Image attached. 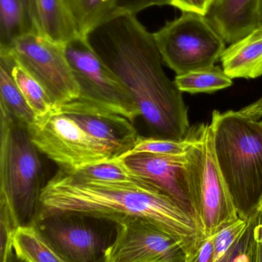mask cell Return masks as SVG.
<instances>
[{
  "label": "cell",
  "mask_w": 262,
  "mask_h": 262,
  "mask_svg": "<svg viewBox=\"0 0 262 262\" xmlns=\"http://www.w3.org/2000/svg\"><path fill=\"white\" fill-rule=\"evenodd\" d=\"M201 132L192 147L177 155L138 154L121 160L126 167L142 180L155 186L170 197L187 212L203 233L199 220L200 195L203 180V134Z\"/></svg>",
  "instance_id": "cell-5"
},
{
  "label": "cell",
  "mask_w": 262,
  "mask_h": 262,
  "mask_svg": "<svg viewBox=\"0 0 262 262\" xmlns=\"http://www.w3.org/2000/svg\"><path fill=\"white\" fill-rule=\"evenodd\" d=\"M171 0H117L115 13L133 14L153 6H170Z\"/></svg>",
  "instance_id": "cell-28"
},
{
  "label": "cell",
  "mask_w": 262,
  "mask_h": 262,
  "mask_svg": "<svg viewBox=\"0 0 262 262\" xmlns=\"http://www.w3.org/2000/svg\"><path fill=\"white\" fill-rule=\"evenodd\" d=\"M64 51L79 88L77 99L123 115L132 123L141 116L130 92L86 37H74L64 45Z\"/></svg>",
  "instance_id": "cell-7"
},
{
  "label": "cell",
  "mask_w": 262,
  "mask_h": 262,
  "mask_svg": "<svg viewBox=\"0 0 262 262\" xmlns=\"http://www.w3.org/2000/svg\"><path fill=\"white\" fill-rule=\"evenodd\" d=\"M187 262H215V249L212 237L201 240L195 252L188 258Z\"/></svg>",
  "instance_id": "cell-30"
},
{
  "label": "cell",
  "mask_w": 262,
  "mask_h": 262,
  "mask_svg": "<svg viewBox=\"0 0 262 262\" xmlns=\"http://www.w3.org/2000/svg\"><path fill=\"white\" fill-rule=\"evenodd\" d=\"M0 118V194L7 200L18 228L33 226L46 185L42 152L27 126L3 110Z\"/></svg>",
  "instance_id": "cell-4"
},
{
  "label": "cell",
  "mask_w": 262,
  "mask_h": 262,
  "mask_svg": "<svg viewBox=\"0 0 262 262\" xmlns=\"http://www.w3.org/2000/svg\"><path fill=\"white\" fill-rule=\"evenodd\" d=\"M214 146L238 216L247 220L262 196V121L214 111Z\"/></svg>",
  "instance_id": "cell-3"
},
{
  "label": "cell",
  "mask_w": 262,
  "mask_h": 262,
  "mask_svg": "<svg viewBox=\"0 0 262 262\" xmlns=\"http://www.w3.org/2000/svg\"><path fill=\"white\" fill-rule=\"evenodd\" d=\"M163 62L181 75L215 66L226 41L204 15L183 12L153 33Z\"/></svg>",
  "instance_id": "cell-6"
},
{
  "label": "cell",
  "mask_w": 262,
  "mask_h": 262,
  "mask_svg": "<svg viewBox=\"0 0 262 262\" xmlns=\"http://www.w3.org/2000/svg\"><path fill=\"white\" fill-rule=\"evenodd\" d=\"M29 33L21 0H0V51H9L17 39Z\"/></svg>",
  "instance_id": "cell-21"
},
{
  "label": "cell",
  "mask_w": 262,
  "mask_h": 262,
  "mask_svg": "<svg viewBox=\"0 0 262 262\" xmlns=\"http://www.w3.org/2000/svg\"><path fill=\"white\" fill-rule=\"evenodd\" d=\"M9 51L43 86L54 106L78 98L79 88L66 58L64 45L29 33L17 39Z\"/></svg>",
  "instance_id": "cell-10"
},
{
  "label": "cell",
  "mask_w": 262,
  "mask_h": 262,
  "mask_svg": "<svg viewBox=\"0 0 262 262\" xmlns=\"http://www.w3.org/2000/svg\"><path fill=\"white\" fill-rule=\"evenodd\" d=\"M214 0H171L170 6L182 12H195L206 16Z\"/></svg>",
  "instance_id": "cell-29"
},
{
  "label": "cell",
  "mask_w": 262,
  "mask_h": 262,
  "mask_svg": "<svg viewBox=\"0 0 262 262\" xmlns=\"http://www.w3.org/2000/svg\"><path fill=\"white\" fill-rule=\"evenodd\" d=\"M78 123L89 135L107 146L115 159L133 148L138 135L133 123L115 112L78 99L53 106Z\"/></svg>",
  "instance_id": "cell-13"
},
{
  "label": "cell",
  "mask_w": 262,
  "mask_h": 262,
  "mask_svg": "<svg viewBox=\"0 0 262 262\" xmlns=\"http://www.w3.org/2000/svg\"><path fill=\"white\" fill-rule=\"evenodd\" d=\"M65 172L70 174L75 178L86 180V181L116 183V182H134L141 179L134 175L126 167L121 159H115V160H108V161L89 165L72 172H67V171Z\"/></svg>",
  "instance_id": "cell-24"
},
{
  "label": "cell",
  "mask_w": 262,
  "mask_h": 262,
  "mask_svg": "<svg viewBox=\"0 0 262 262\" xmlns=\"http://www.w3.org/2000/svg\"><path fill=\"white\" fill-rule=\"evenodd\" d=\"M135 100L151 137L181 140L190 130L183 92L163 68L153 33L133 14H117L86 35Z\"/></svg>",
  "instance_id": "cell-1"
},
{
  "label": "cell",
  "mask_w": 262,
  "mask_h": 262,
  "mask_svg": "<svg viewBox=\"0 0 262 262\" xmlns=\"http://www.w3.org/2000/svg\"><path fill=\"white\" fill-rule=\"evenodd\" d=\"M256 215V233H257V255L258 262H262V212L259 209L255 211Z\"/></svg>",
  "instance_id": "cell-32"
},
{
  "label": "cell",
  "mask_w": 262,
  "mask_h": 262,
  "mask_svg": "<svg viewBox=\"0 0 262 262\" xmlns=\"http://www.w3.org/2000/svg\"><path fill=\"white\" fill-rule=\"evenodd\" d=\"M18 229L10 206L4 195L0 194V262H5L13 251V237Z\"/></svg>",
  "instance_id": "cell-26"
},
{
  "label": "cell",
  "mask_w": 262,
  "mask_h": 262,
  "mask_svg": "<svg viewBox=\"0 0 262 262\" xmlns=\"http://www.w3.org/2000/svg\"><path fill=\"white\" fill-rule=\"evenodd\" d=\"M98 220L72 212L40 213L33 226L63 262H106L115 238Z\"/></svg>",
  "instance_id": "cell-9"
},
{
  "label": "cell",
  "mask_w": 262,
  "mask_h": 262,
  "mask_svg": "<svg viewBox=\"0 0 262 262\" xmlns=\"http://www.w3.org/2000/svg\"><path fill=\"white\" fill-rule=\"evenodd\" d=\"M29 129L38 150L67 172L115 160L112 151L89 135L78 123L52 108Z\"/></svg>",
  "instance_id": "cell-8"
},
{
  "label": "cell",
  "mask_w": 262,
  "mask_h": 262,
  "mask_svg": "<svg viewBox=\"0 0 262 262\" xmlns=\"http://www.w3.org/2000/svg\"><path fill=\"white\" fill-rule=\"evenodd\" d=\"M35 4L40 35L61 45L79 35L65 0H35Z\"/></svg>",
  "instance_id": "cell-16"
},
{
  "label": "cell",
  "mask_w": 262,
  "mask_h": 262,
  "mask_svg": "<svg viewBox=\"0 0 262 262\" xmlns=\"http://www.w3.org/2000/svg\"><path fill=\"white\" fill-rule=\"evenodd\" d=\"M15 63L9 51H0V109L29 127L36 118L12 78Z\"/></svg>",
  "instance_id": "cell-17"
},
{
  "label": "cell",
  "mask_w": 262,
  "mask_h": 262,
  "mask_svg": "<svg viewBox=\"0 0 262 262\" xmlns=\"http://www.w3.org/2000/svg\"><path fill=\"white\" fill-rule=\"evenodd\" d=\"M201 124L193 126L189 131L187 137L181 140H168L157 137H143L138 136L133 148L124 156L138 154H159V155H177L189 151L196 141L201 132ZM120 158V159H121Z\"/></svg>",
  "instance_id": "cell-22"
},
{
  "label": "cell",
  "mask_w": 262,
  "mask_h": 262,
  "mask_svg": "<svg viewBox=\"0 0 262 262\" xmlns=\"http://www.w3.org/2000/svg\"><path fill=\"white\" fill-rule=\"evenodd\" d=\"M13 249L26 262H63L34 226L19 227L13 237Z\"/></svg>",
  "instance_id": "cell-19"
},
{
  "label": "cell",
  "mask_w": 262,
  "mask_h": 262,
  "mask_svg": "<svg viewBox=\"0 0 262 262\" xmlns=\"http://www.w3.org/2000/svg\"><path fill=\"white\" fill-rule=\"evenodd\" d=\"M14 250V249H13ZM5 262H26L23 261L21 258H18L16 254L15 253V252H11L8 255L7 258H6V261Z\"/></svg>",
  "instance_id": "cell-33"
},
{
  "label": "cell",
  "mask_w": 262,
  "mask_h": 262,
  "mask_svg": "<svg viewBox=\"0 0 262 262\" xmlns=\"http://www.w3.org/2000/svg\"><path fill=\"white\" fill-rule=\"evenodd\" d=\"M24 8L28 26L30 33L38 34V26L37 19L36 9H35V0H21Z\"/></svg>",
  "instance_id": "cell-31"
},
{
  "label": "cell",
  "mask_w": 262,
  "mask_h": 262,
  "mask_svg": "<svg viewBox=\"0 0 262 262\" xmlns=\"http://www.w3.org/2000/svg\"><path fill=\"white\" fill-rule=\"evenodd\" d=\"M228 76L254 79L262 75V26L225 49L221 58Z\"/></svg>",
  "instance_id": "cell-15"
},
{
  "label": "cell",
  "mask_w": 262,
  "mask_h": 262,
  "mask_svg": "<svg viewBox=\"0 0 262 262\" xmlns=\"http://www.w3.org/2000/svg\"><path fill=\"white\" fill-rule=\"evenodd\" d=\"M258 6V0H214L206 17L231 45L260 27Z\"/></svg>",
  "instance_id": "cell-14"
},
{
  "label": "cell",
  "mask_w": 262,
  "mask_h": 262,
  "mask_svg": "<svg viewBox=\"0 0 262 262\" xmlns=\"http://www.w3.org/2000/svg\"><path fill=\"white\" fill-rule=\"evenodd\" d=\"M12 75L35 118H41L50 112L53 103L38 81L17 62L12 68Z\"/></svg>",
  "instance_id": "cell-23"
},
{
  "label": "cell",
  "mask_w": 262,
  "mask_h": 262,
  "mask_svg": "<svg viewBox=\"0 0 262 262\" xmlns=\"http://www.w3.org/2000/svg\"><path fill=\"white\" fill-rule=\"evenodd\" d=\"M52 212H72L115 223L129 218L152 222L183 243L187 258L206 238L187 212L142 179L116 183L86 181L58 169L40 196L38 215Z\"/></svg>",
  "instance_id": "cell-2"
},
{
  "label": "cell",
  "mask_w": 262,
  "mask_h": 262,
  "mask_svg": "<svg viewBox=\"0 0 262 262\" xmlns=\"http://www.w3.org/2000/svg\"><path fill=\"white\" fill-rule=\"evenodd\" d=\"M217 262H258L255 212L248 219L247 227L239 239Z\"/></svg>",
  "instance_id": "cell-25"
},
{
  "label": "cell",
  "mask_w": 262,
  "mask_h": 262,
  "mask_svg": "<svg viewBox=\"0 0 262 262\" xmlns=\"http://www.w3.org/2000/svg\"><path fill=\"white\" fill-rule=\"evenodd\" d=\"M78 35L86 37L92 29L113 16L117 0H65Z\"/></svg>",
  "instance_id": "cell-18"
},
{
  "label": "cell",
  "mask_w": 262,
  "mask_h": 262,
  "mask_svg": "<svg viewBox=\"0 0 262 262\" xmlns=\"http://www.w3.org/2000/svg\"><path fill=\"white\" fill-rule=\"evenodd\" d=\"M175 83L182 92L191 94L212 93L232 85V79L223 69L212 66L176 75Z\"/></svg>",
  "instance_id": "cell-20"
},
{
  "label": "cell",
  "mask_w": 262,
  "mask_h": 262,
  "mask_svg": "<svg viewBox=\"0 0 262 262\" xmlns=\"http://www.w3.org/2000/svg\"><path fill=\"white\" fill-rule=\"evenodd\" d=\"M248 220L239 218L228 225L212 236L215 249V262H217L239 239L247 227Z\"/></svg>",
  "instance_id": "cell-27"
},
{
  "label": "cell",
  "mask_w": 262,
  "mask_h": 262,
  "mask_svg": "<svg viewBox=\"0 0 262 262\" xmlns=\"http://www.w3.org/2000/svg\"><path fill=\"white\" fill-rule=\"evenodd\" d=\"M258 17L259 26H262V0H258Z\"/></svg>",
  "instance_id": "cell-34"
},
{
  "label": "cell",
  "mask_w": 262,
  "mask_h": 262,
  "mask_svg": "<svg viewBox=\"0 0 262 262\" xmlns=\"http://www.w3.org/2000/svg\"><path fill=\"white\" fill-rule=\"evenodd\" d=\"M116 224L106 262H187L183 243L155 223L129 218Z\"/></svg>",
  "instance_id": "cell-11"
},
{
  "label": "cell",
  "mask_w": 262,
  "mask_h": 262,
  "mask_svg": "<svg viewBox=\"0 0 262 262\" xmlns=\"http://www.w3.org/2000/svg\"><path fill=\"white\" fill-rule=\"evenodd\" d=\"M256 209H259V210L262 212V196L261 200H260L259 203H258V206H257Z\"/></svg>",
  "instance_id": "cell-35"
},
{
  "label": "cell",
  "mask_w": 262,
  "mask_h": 262,
  "mask_svg": "<svg viewBox=\"0 0 262 262\" xmlns=\"http://www.w3.org/2000/svg\"><path fill=\"white\" fill-rule=\"evenodd\" d=\"M203 180L199 220L205 237H212L240 218L220 170L214 146L213 126L205 124L203 134Z\"/></svg>",
  "instance_id": "cell-12"
}]
</instances>
